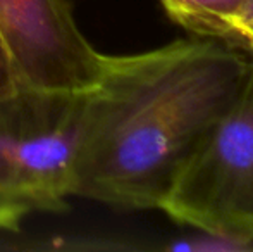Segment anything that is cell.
Here are the masks:
<instances>
[{
	"instance_id": "obj_8",
	"label": "cell",
	"mask_w": 253,
	"mask_h": 252,
	"mask_svg": "<svg viewBox=\"0 0 253 252\" xmlns=\"http://www.w3.org/2000/svg\"><path fill=\"white\" fill-rule=\"evenodd\" d=\"M245 52H247V54H253V37H252V40L248 42V45H247V49H245Z\"/></svg>"
},
{
	"instance_id": "obj_7",
	"label": "cell",
	"mask_w": 253,
	"mask_h": 252,
	"mask_svg": "<svg viewBox=\"0 0 253 252\" xmlns=\"http://www.w3.org/2000/svg\"><path fill=\"white\" fill-rule=\"evenodd\" d=\"M19 87L21 85L17 81L9 52H7L5 45H3L2 38H0V101L9 97L10 94H14Z\"/></svg>"
},
{
	"instance_id": "obj_6",
	"label": "cell",
	"mask_w": 253,
	"mask_h": 252,
	"mask_svg": "<svg viewBox=\"0 0 253 252\" xmlns=\"http://www.w3.org/2000/svg\"><path fill=\"white\" fill-rule=\"evenodd\" d=\"M253 37V0H241V3L222 19L213 40L224 42L245 52Z\"/></svg>"
},
{
	"instance_id": "obj_2",
	"label": "cell",
	"mask_w": 253,
	"mask_h": 252,
	"mask_svg": "<svg viewBox=\"0 0 253 252\" xmlns=\"http://www.w3.org/2000/svg\"><path fill=\"white\" fill-rule=\"evenodd\" d=\"M88 92L19 87L0 101V228L35 212H62L73 197L74 162Z\"/></svg>"
},
{
	"instance_id": "obj_4",
	"label": "cell",
	"mask_w": 253,
	"mask_h": 252,
	"mask_svg": "<svg viewBox=\"0 0 253 252\" xmlns=\"http://www.w3.org/2000/svg\"><path fill=\"white\" fill-rule=\"evenodd\" d=\"M0 38L24 88L90 92L107 54L86 40L69 0H0Z\"/></svg>"
},
{
	"instance_id": "obj_3",
	"label": "cell",
	"mask_w": 253,
	"mask_h": 252,
	"mask_svg": "<svg viewBox=\"0 0 253 252\" xmlns=\"http://www.w3.org/2000/svg\"><path fill=\"white\" fill-rule=\"evenodd\" d=\"M160 211L203 233L253 239V54L238 95L184 166Z\"/></svg>"
},
{
	"instance_id": "obj_5",
	"label": "cell",
	"mask_w": 253,
	"mask_h": 252,
	"mask_svg": "<svg viewBox=\"0 0 253 252\" xmlns=\"http://www.w3.org/2000/svg\"><path fill=\"white\" fill-rule=\"evenodd\" d=\"M172 21L195 37L215 38L219 24L241 0H160Z\"/></svg>"
},
{
	"instance_id": "obj_1",
	"label": "cell",
	"mask_w": 253,
	"mask_h": 252,
	"mask_svg": "<svg viewBox=\"0 0 253 252\" xmlns=\"http://www.w3.org/2000/svg\"><path fill=\"white\" fill-rule=\"evenodd\" d=\"M250 54L212 38L107 55L88 92L73 197L160 209L240 92Z\"/></svg>"
}]
</instances>
